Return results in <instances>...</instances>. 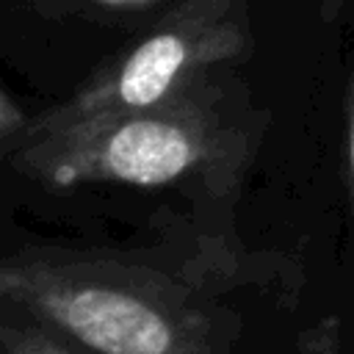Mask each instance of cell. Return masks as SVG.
Instances as JSON below:
<instances>
[{
    "mask_svg": "<svg viewBox=\"0 0 354 354\" xmlns=\"http://www.w3.org/2000/svg\"><path fill=\"white\" fill-rule=\"evenodd\" d=\"M260 133L263 119L230 66L138 111L28 130L3 155L50 188L127 185L230 196L252 166Z\"/></svg>",
    "mask_w": 354,
    "mask_h": 354,
    "instance_id": "obj_1",
    "label": "cell"
},
{
    "mask_svg": "<svg viewBox=\"0 0 354 354\" xmlns=\"http://www.w3.org/2000/svg\"><path fill=\"white\" fill-rule=\"evenodd\" d=\"M0 299L86 354H232L205 282L144 252L25 246L0 266Z\"/></svg>",
    "mask_w": 354,
    "mask_h": 354,
    "instance_id": "obj_2",
    "label": "cell"
},
{
    "mask_svg": "<svg viewBox=\"0 0 354 354\" xmlns=\"http://www.w3.org/2000/svg\"><path fill=\"white\" fill-rule=\"evenodd\" d=\"M249 50L252 22L246 0H180L136 30L66 100L33 113L25 133L163 102L199 77L235 66Z\"/></svg>",
    "mask_w": 354,
    "mask_h": 354,
    "instance_id": "obj_3",
    "label": "cell"
},
{
    "mask_svg": "<svg viewBox=\"0 0 354 354\" xmlns=\"http://www.w3.org/2000/svg\"><path fill=\"white\" fill-rule=\"evenodd\" d=\"M41 17L83 19L111 28H147L180 0H28Z\"/></svg>",
    "mask_w": 354,
    "mask_h": 354,
    "instance_id": "obj_4",
    "label": "cell"
},
{
    "mask_svg": "<svg viewBox=\"0 0 354 354\" xmlns=\"http://www.w3.org/2000/svg\"><path fill=\"white\" fill-rule=\"evenodd\" d=\"M0 351L3 354H86L50 329L22 318L11 310H3L0 318Z\"/></svg>",
    "mask_w": 354,
    "mask_h": 354,
    "instance_id": "obj_5",
    "label": "cell"
},
{
    "mask_svg": "<svg viewBox=\"0 0 354 354\" xmlns=\"http://www.w3.org/2000/svg\"><path fill=\"white\" fill-rule=\"evenodd\" d=\"M30 116H33V113H25V111L14 102V97H11L8 91L0 94V149L8 147V144H14V141L25 133Z\"/></svg>",
    "mask_w": 354,
    "mask_h": 354,
    "instance_id": "obj_6",
    "label": "cell"
},
{
    "mask_svg": "<svg viewBox=\"0 0 354 354\" xmlns=\"http://www.w3.org/2000/svg\"><path fill=\"white\" fill-rule=\"evenodd\" d=\"M346 194H348V210L354 218V86H351L348 124H346Z\"/></svg>",
    "mask_w": 354,
    "mask_h": 354,
    "instance_id": "obj_7",
    "label": "cell"
}]
</instances>
